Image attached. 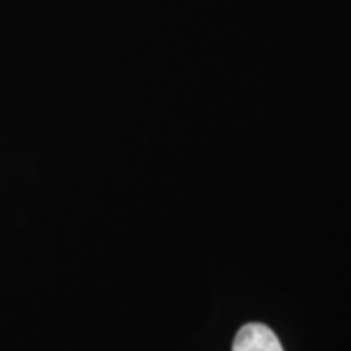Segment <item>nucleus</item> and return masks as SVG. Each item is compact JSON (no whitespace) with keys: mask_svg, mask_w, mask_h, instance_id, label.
Masks as SVG:
<instances>
[{"mask_svg":"<svg viewBox=\"0 0 351 351\" xmlns=\"http://www.w3.org/2000/svg\"><path fill=\"white\" fill-rule=\"evenodd\" d=\"M232 351H283V348L274 330L252 322L240 328L232 343Z\"/></svg>","mask_w":351,"mask_h":351,"instance_id":"f257e3e1","label":"nucleus"}]
</instances>
